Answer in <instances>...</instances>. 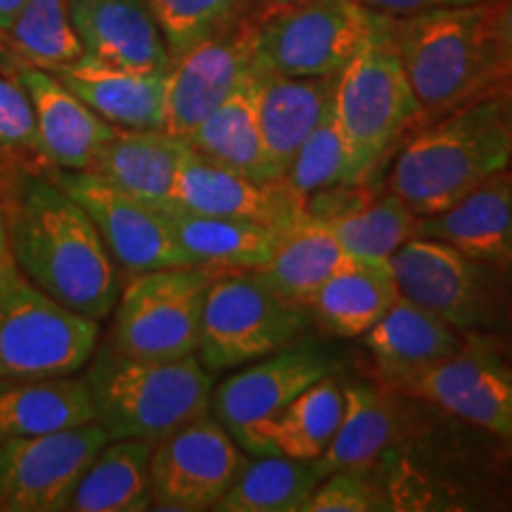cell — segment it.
Segmentation results:
<instances>
[{
    "label": "cell",
    "mask_w": 512,
    "mask_h": 512,
    "mask_svg": "<svg viewBox=\"0 0 512 512\" xmlns=\"http://www.w3.org/2000/svg\"><path fill=\"white\" fill-rule=\"evenodd\" d=\"M387 15L358 0H304L259 15L254 67L280 76H337Z\"/></svg>",
    "instance_id": "cell-10"
},
{
    "label": "cell",
    "mask_w": 512,
    "mask_h": 512,
    "mask_svg": "<svg viewBox=\"0 0 512 512\" xmlns=\"http://www.w3.org/2000/svg\"><path fill=\"white\" fill-rule=\"evenodd\" d=\"M332 114L347 138L358 183H373L408 128L420 124L418 100L389 34V17L337 74Z\"/></svg>",
    "instance_id": "cell-5"
},
{
    "label": "cell",
    "mask_w": 512,
    "mask_h": 512,
    "mask_svg": "<svg viewBox=\"0 0 512 512\" xmlns=\"http://www.w3.org/2000/svg\"><path fill=\"white\" fill-rule=\"evenodd\" d=\"M95 114L119 128H164L169 69L143 72L83 55L50 69Z\"/></svg>",
    "instance_id": "cell-22"
},
{
    "label": "cell",
    "mask_w": 512,
    "mask_h": 512,
    "mask_svg": "<svg viewBox=\"0 0 512 512\" xmlns=\"http://www.w3.org/2000/svg\"><path fill=\"white\" fill-rule=\"evenodd\" d=\"M309 325L306 306L283 297L259 271H216L195 356L209 373L235 370L292 344Z\"/></svg>",
    "instance_id": "cell-7"
},
{
    "label": "cell",
    "mask_w": 512,
    "mask_h": 512,
    "mask_svg": "<svg viewBox=\"0 0 512 512\" xmlns=\"http://www.w3.org/2000/svg\"><path fill=\"white\" fill-rule=\"evenodd\" d=\"M347 261L351 256L335 235L304 211L297 221L280 230L275 252L259 273L290 302L306 306L318 287Z\"/></svg>",
    "instance_id": "cell-32"
},
{
    "label": "cell",
    "mask_w": 512,
    "mask_h": 512,
    "mask_svg": "<svg viewBox=\"0 0 512 512\" xmlns=\"http://www.w3.org/2000/svg\"><path fill=\"white\" fill-rule=\"evenodd\" d=\"M185 150L188 143L164 128L117 126L88 171L138 200L166 209L174 204Z\"/></svg>",
    "instance_id": "cell-24"
},
{
    "label": "cell",
    "mask_w": 512,
    "mask_h": 512,
    "mask_svg": "<svg viewBox=\"0 0 512 512\" xmlns=\"http://www.w3.org/2000/svg\"><path fill=\"white\" fill-rule=\"evenodd\" d=\"M43 171L91 216L119 271L138 275L171 266H192L178 245L162 207L138 200L91 171Z\"/></svg>",
    "instance_id": "cell-11"
},
{
    "label": "cell",
    "mask_w": 512,
    "mask_h": 512,
    "mask_svg": "<svg viewBox=\"0 0 512 512\" xmlns=\"http://www.w3.org/2000/svg\"><path fill=\"white\" fill-rule=\"evenodd\" d=\"M86 55L143 72L171 69V53L147 0H67Z\"/></svg>",
    "instance_id": "cell-21"
},
{
    "label": "cell",
    "mask_w": 512,
    "mask_h": 512,
    "mask_svg": "<svg viewBox=\"0 0 512 512\" xmlns=\"http://www.w3.org/2000/svg\"><path fill=\"white\" fill-rule=\"evenodd\" d=\"M389 34L425 124L512 86L491 3L389 17Z\"/></svg>",
    "instance_id": "cell-2"
},
{
    "label": "cell",
    "mask_w": 512,
    "mask_h": 512,
    "mask_svg": "<svg viewBox=\"0 0 512 512\" xmlns=\"http://www.w3.org/2000/svg\"><path fill=\"white\" fill-rule=\"evenodd\" d=\"M247 460L245 451L211 413L185 422L157 439L152 448V508L214 510Z\"/></svg>",
    "instance_id": "cell-12"
},
{
    "label": "cell",
    "mask_w": 512,
    "mask_h": 512,
    "mask_svg": "<svg viewBox=\"0 0 512 512\" xmlns=\"http://www.w3.org/2000/svg\"><path fill=\"white\" fill-rule=\"evenodd\" d=\"M505 351H508V358H510V363H512V337L508 339V342H505Z\"/></svg>",
    "instance_id": "cell-46"
},
{
    "label": "cell",
    "mask_w": 512,
    "mask_h": 512,
    "mask_svg": "<svg viewBox=\"0 0 512 512\" xmlns=\"http://www.w3.org/2000/svg\"><path fill=\"white\" fill-rule=\"evenodd\" d=\"M0 202L12 259L31 283L81 316H112L121 280L91 216L46 171L15 166Z\"/></svg>",
    "instance_id": "cell-1"
},
{
    "label": "cell",
    "mask_w": 512,
    "mask_h": 512,
    "mask_svg": "<svg viewBox=\"0 0 512 512\" xmlns=\"http://www.w3.org/2000/svg\"><path fill=\"white\" fill-rule=\"evenodd\" d=\"M98 337V320L67 309L19 268L0 283V377L76 375Z\"/></svg>",
    "instance_id": "cell-8"
},
{
    "label": "cell",
    "mask_w": 512,
    "mask_h": 512,
    "mask_svg": "<svg viewBox=\"0 0 512 512\" xmlns=\"http://www.w3.org/2000/svg\"><path fill=\"white\" fill-rule=\"evenodd\" d=\"M463 342V332L403 294L363 335L377 382L403 394L422 375L456 354Z\"/></svg>",
    "instance_id": "cell-18"
},
{
    "label": "cell",
    "mask_w": 512,
    "mask_h": 512,
    "mask_svg": "<svg viewBox=\"0 0 512 512\" xmlns=\"http://www.w3.org/2000/svg\"><path fill=\"white\" fill-rule=\"evenodd\" d=\"M256 74L261 138L275 174L283 178L304 140L335 107L337 76H280L259 67Z\"/></svg>",
    "instance_id": "cell-23"
},
{
    "label": "cell",
    "mask_w": 512,
    "mask_h": 512,
    "mask_svg": "<svg viewBox=\"0 0 512 512\" xmlns=\"http://www.w3.org/2000/svg\"><path fill=\"white\" fill-rule=\"evenodd\" d=\"M304 3V0H249V8H252L256 15H266V12L290 8V5Z\"/></svg>",
    "instance_id": "cell-44"
},
{
    "label": "cell",
    "mask_w": 512,
    "mask_h": 512,
    "mask_svg": "<svg viewBox=\"0 0 512 512\" xmlns=\"http://www.w3.org/2000/svg\"><path fill=\"white\" fill-rule=\"evenodd\" d=\"M107 441L98 422L0 441V512H64Z\"/></svg>",
    "instance_id": "cell-14"
},
{
    "label": "cell",
    "mask_w": 512,
    "mask_h": 512,
    "mask_svg": "<svg viewBox=\"0 0 512 512\" xmlns=\"http://www.w3.org/2000/svg\"><path fill=\"white\" fill-rule=\"evenodd\" d=\"M174 204L197 214L238 216L287 228L304 214V200L287 185L285 178L254 181L202 152L185 150L176 178Z\"/></svg>",
    "instance_id": "cell-17"
},
{
    "label": "cell",
    "mask_w": 512,
    "mask_h": 512,
    "mask_svg": "<svg viewBox=\"0 0 512 512\" xmlns=\"http://www.w3.org/2000/svg\"><path fill=\"white\" fill-rule=\"evenodd\" d=\"M316 465L285 456L247 460L214 510L219 512H304L320 482Z\"/></svg>",
    "instance_id": "cell-34"
},
{
    "label": "cell",
    "mask_w": 512,
    "mask_h": 512,
    "mask_svg": "<svg viewBox=\"0 0 512 512\" xmlns=\"http://www.w3.org/2000/svg\"><path fill=\"white\" fill-rule=\"evenodd\" d=\"M256 22L259 15L247 8L174 60L169 69L164 131L185 140L252 74Z\"/></svg>",
    "instance_id": "cell-15"
},
{
    "label": "cell",
    "mask_w": 512,
    "mask_h": 512,
    "mask_svg": "<svg viewBox=\"0 0 512 512\" xmlns=\"http://www.w3.org/2000/svg\"><path fill=\"white\" fill-rule=\"evenodd\" d=\"M401 297L389 261L351 259L306 304L311 323L332 337H363Z\"/></svg>",
    "instance_id": "cell-27"
},
{
    "label": "cell",
    "mask_w": 512,
    "mask_h": 512,
    "mask_svg": "<svg viewBox=\"0 0 512 512\" xmlns=\"http://www.w3.org/2000/svg\"><path fill=\"white\" fill-rule=\"evenodd\" d=\"M510 166L512 131L496 95L427 121L396 155L387 190L432 216Z\"/></svg>",
    "instance_id": "cell-3"
},
{
    "label": "cell",
    "mask_w": 512,
    "mask_h": 512,
    "mask_svg": "<svg viewBox=\"0 0 512 512\" xmlns=\"http://www.w3.org/2000/svg\"><path fill=\"white\" fill-rule=\"evenodd\" d=\"M95 422L86 377H0V441Z\"/></svg>",
    "instance_id": "cell-26"
},
{
    "label": "cell",
    "mask_w": 512,
    "mask_h": 512,
    "mask_svg": "<svg viewBox=\"0 0 512 512\" xmlns=\"http://www.w3.org/2000/svg\"><path fill=\"white\" fill-rule=\"evenodd\" d=\"M216 271L171 266L131 275L114 306L107 342L128 356L174 361L197 354L202 309Z\"/></svg>",
    "instance_id": "cell-9"
},
{
    "label": "cell",
    "mask_w": 512,
    "mask_h": 512,
    "mask_svg": "<svg viewBox=\"0 0 512 512\" xmlns=\"http://www.w3.org/2000/svg\"><path fill=\"white\" fill-rule=\"evenodd\" d=\"M256 67L226 100L185 138L192 150L240 171L254 181H275L256 112Z\"/></svg>",
    "instance_id": "cell-30"
},
{
    "label": "cell",
    "mask_w": 512,
    "mask_h": 512,
    "mask_svg": "<svg viewBox=\"0 0 512 512\" xmlns=\"http://www.w3.org/2000/svg\"><path fill=\"white\" fill-rule=\"evenodd\" d=\"M415 238H430L482 264L512 271V174L503 171L451 207L418 216Z\"/></svg>",
    "instance_id": "cell-20"
},
{
    "label": "cell",
    "mask_w": 512,
    "mask_h": 512,
    "mask_svg": "<svg viewBox=\"0 0 512 512\" xmlns=\"http://www.w3.org/2000/svg\"><path fill=\"white\" fill-rule=\"evenodd\" d=\"M342 420L330 446L313 460L318 475L325 477L342 467H368L380 463L389 446L399 437V403L394 389L380 382H342Z\"/></svg>",
    "instance_id": "cell-29"
},
{
    "label": "cell",
    "mask_w": 512,
    "mask_h": 512,
    "mask_svg": "<svg viewBox=\"0 0 512 512\" xmlns=\"http://www.w3.org/2000/svg\"><path fill=\"white\" fill-rule=\"evenodd\" d=\"M0 150L12 157L41 159L36 117L27 88L5 76H0Z\"/></svg>",
    "instance_id": "cell-39"
},
{
    "label": "cell",
    "mask_w": 512,
    "mask_h": 512,
    "mask_svg": "<svg viewBox=\"0 0 512 512\" xmlns=\"http://www.w3.org/2000/svg\"><path fill=\"white\" fill-rule=\"evenodd\" d=\"M27 3L29 0H0V34H5L12 27V22Z\"/></svg>",
    "instance_id": "cell-43"
},
{
    "label": "cell",
    "mask_w": 512,
    "mask_h": 512,
    "mask_svg": "<svg viewBox=\"0 0 512 512\" xmlns=\"http://www.w3.org/2000/svg\"><path fill=\"white\" fill-rule=\"evenodd\" d=\"M491 17H494V31L503 57L512 69V0H494L491 3Z\"/></svg>",
    "instance_id": "cell-41"
},
{
    "label": "cell",
    "mask_w": 512,
    "mask_h": 512,
    "mask_svg": "<svg viewBox=\"0 0 512 512\" xmlns=\"http://www.w3.org/2000/svg\"><path fill=\"white\" fill-rule=\"evenodd\" d=\"M17 81L27 88L34 107L38 147L43 166L64 171H88L114 128L69 91L48 69L19 67Z\"/></svg>",
    "instance_id": "cell-19"
},
{
    "label": "cell",
    "mask_w": 512,
    "mask_h": 512,
    "mask_svg": "<svg viewBox=\"0 0 512 512\" xmlns=\"http://www.w3.org/2000/svg\"><path fill=\"white\" fill-rule=\"evenodd\" d=\"M344 392L335 373L311 384L297 399L254 422L235 439L252 456H285L294 460H318L335 437L342 420Z\"/></svg>",
    "instance_id": "cell-25"
},
{
    "label": "cell",
    "mask_w": 512,
    "mask_h": 512,
    "mask_svg": "<svg viewBox=\"0 0 512 512\" xmlns=\"http://www.w3.org/2000/svg\"><path fill=\"white\" fill-rule=\"evenodd\" d=\"M283 178L302 200L335 185L358 183L354 159H351L347 138L339 131L335 114L330 112L313 128L311 136L292 157Z\"/></svg>",
    "instance_id": "cell-36"
},
{
    "label": "cell",
    "mask_w": 512,
    "mask_h": 512,
    "mask_svg": "<svg viewBox=\"0 0 512 512\" xmlns=\"http://www.w3.org/2000/svg\"><path fill=\"white\" fill-rule=\"evenodd\" d=\"M368 10L380 12L387 17H406L415 12L444 10V8H467V5H486L494 0H358Z\"/></svg>",
    "instance_id": "cell-40"
},
{
    "label": "cell",
    "mask_w": 512,
    "mask_h": 512,
    "mask_svg": "<svg viewBox=\"0 0 512 512\" xmlns=\"http://www.w3.org/2000/svg\"><path fill=\"white\" fill-rule=\"evenodd\" d=\"M95 422L110 439H162L209 413L211 373L197 356L152 361L128 356L110 342L86 363Z\"/></svg>",
    "instance_id": "cell-4"
},
{
    "label": "cell",
    "mask_w": 512,
    "mask_h": 512,
    "mask_svg": "<svg viewBox=\"0 0 512 512\" xmlns=\"http://www.w3.org/2000/svg\"><path fill=\"white\" fill-rule=\"evenodd\" d=\"M171 60L226 27L249 8V0H147Z\"/></svg>",
    "instance_id": "cell-37"
},
{
    "label": "cell",
    "mask_w": 512,
    "mask_h": 512,
    "mask_svg": "<svg viewBox=\"0 0 512 512\" xmlns=\"http://www.w3.org/2000/svg\"><path fill=\"white\" fill-rule=\"evenodd\" d=\"M17 264L12 259L10 252V240H8V223H5V209L3 202H0V283H3L8 275L15 271Z\"/></svg>",
    "instance_id": "cell-42"
},
{
    "label": "cell",
    "mask_w": 512,
    "mask_h": 512,
    "mask_svg": "<svg viewBox=\"0 0 512 512\" xmlns=\"http://www.w3.org/2000/svg\"><path fill=\"white\" fill-rule=\"evenodd\" d=\"M316 221L335 235L351 259L389 261L394 252L415 238L418 214L392 190H373V195L356 207Z\"/></svg>",
    "instance_id": "cell-33"
},
{
    "label": "cell",
    "mask_w": 512,
    "mask_h": 512,
    "mask_svg": "<svg viewBox=\"0 0 512 512\" xmlns=\"http://www.w3.org/2000/svg\"><path fill=\"white\" fill-rule=\"evenodd\" d=\"M406 394L512 448V363L503 339L465 335L463 347Z\"/></svg>",
    "instance_id": "cell-13"
},
{
    "label": "cell",
    "mask_w": 512,
    "mask_h": 512,
    "mask_svg": "<svg viewBox=\"0 0 512 512\" xmlns=\"http://www.w3.org/2000/svg\"><path fill=\"white\" fill-rule=\"evenodd\" d=\"M152 439H110L83 472L67 510L72 512H143L152 508Z\"/></svg>",
    "instance_id": "cell-31"
},
{
    "label": "cell",
    "mask_w": 512,
    "mask_h": 512,
    "mask_svg": "<svg viewBox=\"0 0 512 512\" xmlns=\"http://www.w3.org/2000/svg\"><path fill=\"white\" fill-rule=\"evenodd\" d=\"M510 174H512V166H510Z\"/></svg>",
    "instance_id": "cell-47"
},
{
    "label": "cell",
    "mask_w": 512,
    "mask_h": 512,
    "mask_svg": "<svg viewBox=\"0 0 512 512\" xmlns=\"http://www.w3.org/2000/svg\"><path fill=\"white\" fill-rule=\"evenodd\" d=\"M399 292L463 335L512 337V271L482 264L430 238H413L389 259Z\"/></svg>",
    "instance_id": "cell-6"
},
{
    "label": "cell",
    "mask_w": 512,
    "mask_h": 512,
    "mask_svg": "<svg viewBox=\"0 0 512 512\" xmlns=\"http://www.w3.org/2000/svg\"><path fill=\"white\" fill-rule=\"evenodd\" d=\"M24 57L41 69H57L86 55L76 34L67 0H29L12 27L0 34Z\"/></svg>",
    "instance_id": "cell-35"
},
{
    "label": "cell",
    "mask_w": 512,
    "mask_h": 512,
    "mask_svg": "<svg viewBox=\"0 0 512 512\" xmlns=\"http://www.w3.org/2000/svg\"><path fill=\"white\" fill-rule=\"evenodd\" d=\"M164 211L192 266H207L214 271H259L268 264L280 240V228L259 221L197 214L176 204Z\"/></svg>",
    "instance_id": "cell-28"
},
{
    "label": "cell",
    "mask_w": 512,
    "mask_h": 512,
    "mask_svg": "<svg viewBox=\"0 0 512 512\" xmlns=\"http://www.w3.org/2000/svg\"><path fill=\"white\" fill-rule=\"evenodd\" d=\"M498 98H501V105H503L505 119H508V126H510V131H512V86H510L508 91H505V93L498 95Z\"/></svg>",
    "instance_id": "cell-45"
},
{
    "label": "cell",
    "mask_w": 512,
    "mask_h": 512,
    "mask_svg": "<svg viewBox=\"0 0 512 512\" xmlns=\"http://www.w3.org/2000/svg\"><path fill=\"white\" fill-rule=\"evenodd\" d=\"M394 510L389 479L380 465L342 467L320 479L304 512H380Z\"/></svg>",
    "instance_id": "cell-38"
},
{
    "label": "cell",
    "mask_w": 512,
    "mask_h": 512,
    "mask_svg": "<svg viewBox=\"0 0 512 512\" xmlns=\"http://www.w3.org/2000/svg\"><path fill=\"white\" fill-rule=\"evenodd\" d=\"M337 366L335 354L323 342L302 335L211 389L209 413L238 439L254 422L271 418L311 384L335 373Z\"/></svg>",
    "instance_id": "cell-16"
}]
</instances>
